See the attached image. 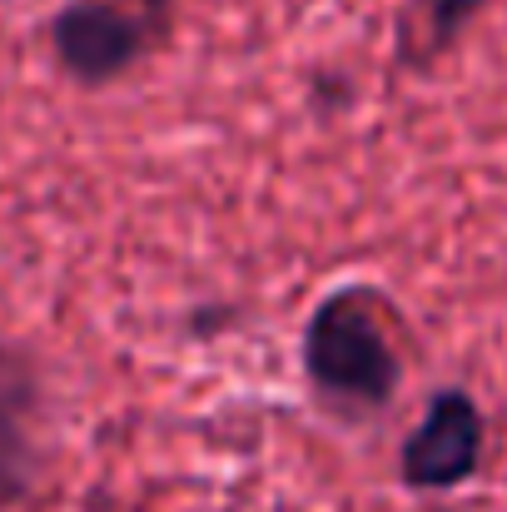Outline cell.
I'll return each instance as SVG.
<instances>
[{
    "label": "cell",
    "instance_id": "obj_1",
    "mask_svg": "<svg viewBox=\"0 0 507 512\" xmlns=\"http://www.w3.org/2000/svg\"><path fill=\"white\" fill-rule=\"evenodd\" d=\"M304 373L329 403L353 413H378L398 393L403 363L368 289H338L319 299L304 324Z\"/></svg>",
    "mask_w": 507,
    "mask_h": 512
},
{
    "label": "cell",
    "instance_id": "obj_2",
    "mask_svg": "<svg viewBox=\"0 0 507 512\" xmlns=\"http://www.w3.org/2000/svg\"><path fill=\"white\" fill-rule=\"evenodd\" d=\"M174 0H60L50 15V55L65 80L100 90L125 80L169 40Z\"/></svg>",
    "mask_w": 507,
    "mask_h": 512
},
{
    "label": "cell",
    "instance_id": "obj_3",
    "mask_svg": "<svg viewBox=\"0 0 507 512\" xmlns=\"http://www.w3.org/2000/svg\"><path fill=\"white\" fill-rule=\"evenodd\" d=\"M483 448H488V423L478 398L463 388H443L428 398L423 418L403 438L398 478L413 493H453L483 468Z\"/></svg>",
    "mask_w": 507,
    "mask_h": 512
},
{
    "label": "cell",
    "instance_id": "obj_4",
    "mask_svg": "<svg viewBox=\"0 0 507 512\" xmlns=\"http://www.w3.org/2000/svg\"><path fill=\"white\" fill-rule=\"evenodd\" d=\"M40 418H45V388L35 358L0 339V508L25 503L45 473Z\"/></svg>",
    "mask_w": 507,
    "mask_h": 512
},
{
    "label": "cell",
    "instance_id": "obj_5",
    "mask_svg": "<svg viewBox=\"0 0 507 512\" xmlns=\"http://www.w3.org/2000/svg\"><path fill=\"white\" fill-rule=\"evenodd\" d=\"M488 10V0H403L398 10V60L408 70H433Z\"/></svg>",
    "mask_w": 507,
    "mask_h": 512
}]
</instances>
